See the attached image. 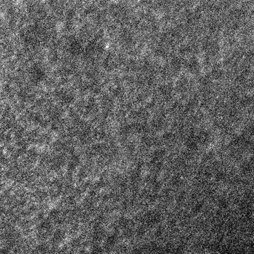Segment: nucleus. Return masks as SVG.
I'll use <instances>...</instances> for the list:
<instances>
[{"instance_id":"nucleus-1","label":"nucleus","mask_w":254,"mask_h":254,"mask_svg":"<svg viewBox=\"0 0 254 254\" xmlns=\"http://www.w3.org/2000/svg\"><path fill=\"white\" fill-rule=\"evenodd\" d=\"M203 49L209 56H215L220 52V45L215 40L211 39L205 40L203 42Z\"/></svg>"},{"instance_id":"nucleus-2","label":"nucleus","mask_w":254,"mask_h":254,"mask_svg":"<svg viewBox=\"0 0 254 254\" xmlns=\"http://www.w3.org/2000/svg\"><path fill=\"white\" fill-rule=\"evenodd\" d=\"M186 69L192 74H197L200 72L201 66L198 59L195 56L191 57L186 62Z\"/></svg>"},{"instance_id":"nucleus-3","label":"nucleus","mask_w":254,"mask_h":254,"mask_svg":"<svg viewBox=\"0 0 254 254\" xmlns=\"http://www.w3.org/2000/svg\"><path fill=\"white\" fill-rule=\"evenodd\" d=\"M120 40L125 47H130L134 44V38L130 31L124 29L120 34Z\"/></svg>"},{"instance_id":"nucleus-4","label":"nucleus","mask_w":254,"mask_h":254,"mask_svg":"<svg viewBox=\"0 0 254 254\" xmlns=\"http://www.w3.org/2000/svg\"><path fill=\"white\" fill-rule=\"evenodd\" d=\"M112 12L115 18L119 19V21H125L128 16V10L125 6L122 4H117L113 6Z\"/></svg>"},{"instance_id":"nucleus-5","label":"nucleus","mask_w":254,"mask_h":254,"mask_svg":"<svg viewBox=\"0 0 254 254\" xmlns=\"http://www.w3.org/2000/svg\"><path fill=\"white\" fill-rule=\"evenodd\" d=\"M172 91H173V87L170 84L162 85L159 87V93L166 100H169L171 98Z\"/></svg>"},{"instance_id":"nucleus-6","label":"nucleus","mask_w":254,"mask_h":254,"mask_svg":"<svg viewBox=\"0 0 254 254\" xmlns=\"http://www.w3.org/2000/svg\"><path fill=\"white\" fill-rule=\"evenodd\" d=\"M170 66H171L172 71H173L174 72H176V73H178V72L180 71L181 69V66H182V61H181V60L180 57L174 56V57L172 58V60H171Z\"/></svg>"},{"instance_id":"nucleus-7","label":"nucleus","mask_w":254,"mask_h":254,"mask_svg":"<svg viewBox=\"0 0 254 254\" xmlns=\"http://www.w3.org/2000/svg\"><path fill=\"white\" fill-rule=\"evenodd\" d=\"M196 139L197 141L200 143L202 145H206L210 141V135L207 131H201L198 136H197Z\"/></svg>"},{"instance_id":"nucleus-8","label":"nucleus","mask_w":254,"mask_h":254,"mask_svg":"<svg viewBox=\"0 0 254 254\" xmlns=\"http://www.w3.org/2000/svg\"><path fill=\"white\" fill-rule=\"evenodd\" d=\"M186 146L190 151H196L198 149V141L194 136H190L186 142Z\"/></svg>"},{"instance_id":"nucleus-9","label":"nucleus","mask_w":254,"mask_h":254,"mask_svg":"<svg viewBox=\"0 0 254 254\" xmlns=\"http://www.w3.org/2000/svg\"><path fill=\"white\" fill-rule=\"evenodd\" d=\"M188 87H189V81L186 78H180V80L177 82V85H176L177 90L180 92L186 91Z\"/></svg>"},{"instance_id":"nucleus-10","label":"nucleus","mask_w":254,"mask_h":254,"mask_svg":"<svg viewBox=\"0 0 254 254\" xmlns=\"http://www.w3.org/2000/svg\"><path fill=\"white\" fill-rule=\"evenodd\" d=\"M220 28L221 27L219 22H217V21H214V20L210 21L209 24H208V30L213 33H218L220 30Z\"/></svg>"},{"instance_id":"nucleus-11","label":"nucleus","mask_w":254,"mask_h":254,"mask_svg":"<svg viewBox=\"0 0 254 254\" xmlns=\"http://www.w3.org/2000/svg\"><path fill=\"white\" fill-rule=\"evenodd\" d=\"M212 76L213 78L215 79H220L222 78V76H223V71H222V69H221L220 67H214L212 70Z\"/></svg>"},{"instance_id":"nucleus-12","label":"nucleus","mask_w":254,"mask_h":254,"mask_svg":"<svg viewBox=\"0 0 254 254\" xmlns=\"http://www.w3.org/2000/svg\"><path fill=\"white\" fill-rule=\"evenodd\" d=\"M148 114L147 112V111L144 109H140L139 110L136 111V112H134L133 113L132 117L133 118H141V119H146V118L148 117Z\"/></svg>"},{"instance_id":"nucleus-13","label":"nucleus","mask_w":254,"mask_h":254,"mask_svg":"<svg viewBox=\"0 0 254 254\" xmlns=\"http://www.w3.org/2000/svg\"><path fill=\"white\" fill-rule=\"evenodd\" d=\"M231 15H232V17L233 19L239 21V20H241L244 18V12L241 9H235L232 11Z\"/></svg>"},{"instance_id":"nucleus-14","label":"nucleus","mask_w":254,"mask_h":254,"mask_svg":"<svg viewBox=\"0 0 254 254\" xmlns=\"http://www.w3.org/2000/svg\"><path fill=\"white\" fill-rule=\"evenodd\" d=\"M165 155V151L164 150H157L152 155V160L155 161H159Z\"/></svg>"},{"instance_id":"nucleus-15","label":"nucleus","mask_w":254,"mask_h":254,"mask_svg":"<svg viewBox=\"0 0 254 254\" xmlns=\"http://www.w3.org/2000/svg\"><path fill=\"white\" fill-rule=\"evenodd\" d=\"M198 13L194 12H189L187 14V21L191 24V22H195L198 19Z\"/></svg>"},{"instance_id":"nucleus-16","label":"nucleus","mask_w":254,"mask_h":254,"mask_svg":"<svg viewBox=\"0 0 254 254\" xmlns=\"http://www.w3.org/2000/svg\"><path fill=\"white\" fill-rule=\"evenodd\" d=\"M155 54L158 56H164L166 55L167 50L165 49V47L162 46H158L155 49Z\"/></svg>"},{"instance_id":"nucleus-17","label":"nucleus","mask_w":254,"mask_h":254,"mask_svg":"<svg viewBox=\"0 0 254 254\" xmlns=\"http://www.w3.org/2000/svg\"><path fill=\"white\" fill-rule=\"evenodd\" d=\"M193 52V49H191V47L189 45H183L182 47H180V54H183V55H186V54H189L191 53H192Z\"/></svg>"},{"instance_id":"nucleus-18","label":"nucleus","mask_w":254,"mask_h":254,"mask_svg":"<svg viewBox=\"0 0 254 254\" xmlns=\"http://www.w3.org/2000/svg\"><path fill=\"white\" fill-rule=\"evenodd\" d=\"M152 126L156 130H160L163 126V122L161 119H155L152 122Z\"/></svg>"},{"instance_id":"nucleus-19","label":"nucleus","mask_w":254,"mask_h":254,"mask_svg":"<svg viewBox=\"0 0 254 254\" xmlns=\"http://www.w3.org/2000/svg\"><path fill=\"white\" fill-rule=\"evenodd\" d=\"M241 171L244 174H248L251 172V165H249V163H244L243 165H241Z\"/></svg>"},{"instance_id":"nucleus-20","label":"nucleus","mask_w":254,"mask_h":254,"mask_svg":"<svg viewBox=\"0 0 254 254\" xmlns=\"http://www.w3.org/2000/svg\"><path fill=\"white\" fill-rule=\"evenodd\" d=\"M181 182H182V181H181V179L179 176H174L172 179L171 181L172 185L175 187H178L179 186H180L181 184Z\"/></svg>"},{"instance_id":"nucleus-21","label":"nucleus","mask_w":254,"mask_h":254,"mask_svg":"<svg viewBox=\"0 0 254 254\" xmlns=\"http://www.w3.org/2000/svg\"><path fill=\"white\" fill-rule=\"evenodd\" d=\"M218 206L221 210H226L229 206L228 201L224 198H222L218 201Z\"/></svg>"},{"instance_id":"nucleus-22","label":"nucleus","mask_w":254,"mask_h":254,"mask_svg":"<svg viewBox=\"0 0 254 254\" xmlns=\"http://www.w3.org/2000/svg\"><path fill=\"white\" fill-rule=\"evenodd\" d=\"M203 204L201 203V202H199V203H197L196 205L194 206L192 211L194 213V214H198V213L201 211L202 209H203Z\"/></svg>"},{"instance_id":"nucleus-23","label":"nucleus","mask_w":254,"mask_h":254,"mask_svg":"<svg viewBox=\"0 0 254 254\" xmlns=\"http://www.w3.org/2000/svg\"><path fill=\"white\" fill-rule=\"evenodd\" d=\"M152 141H153V140H152L151 138H150L148 136H143L141 138L142 144L145 146H151L152 145Z\"/></svg>"},{"instance_id":"nucleus-24","label":"nucleus","mask_w":254,"mask_h":254,"mask_svg":"<svg viewBox=\"0 0 254 254\" xmlns=\"http://www.w3.org/2000/svg\"><path fill=\"white\" fill-rule=\"evenodd\" d=\"M121 131L124 136H126V135L129 134V133H130L131 131H132V129H131V125H125L124 126H123L121 129Z\"/></svg>"},{"instance_id":"nucleus-25","label":"nucleus","mask_w":254,"mask_h":254,"mask_svg":"<svg viewBox=\"0 0 254 254\" xmlns=\"http://www.w3.org/2000/svg\"><path fill=\"white\" fill-rule=\"evenodd\" d=\"M119 224L121 227L126 228L127 227V226H128V224H129V220L126 218V217H122L119 220Z\"/></svg>"},{"instance_id":"nucleus-26","label":"nucleus","mask_w":254,"mask_h":254,"mask_svg":"<svg viewBox=\"0 0 254 254\" xmlns=\"http://www.w3.org/2000/svg\"><path fill=\"white\" fill-rule=\"evenodd\" d=\"M151 184L152 185L153 189L155 191H158L161 188V183H160V181H158L157 180H154Z\"/></svg>"},{"instance_id":"nucleus-27","label":"nucleus","mask_w":254,"mask_h":254,"mask_svg":"<svg viewBox=\"0 0 254 254\" xmlns=\"http://www.w3.org/2000/svg\"><path fill=\"white\" fill-rule=\"evenodd\" d=\"M225 174L223 172H218L215 174V180L217 181H222L225 179Z\"/></svg>"},{"instance_id":"nucleus-28","label":"nucleus","mask_w":254,"mask_h":254,"mask_svg":"<svg viewBox=\"0 0 254 254\" xmlns=\"http://www.w3.org/2000/svg\"><path fill=\"white\" fill-rule=\"evenodd\" d=\"M185 198H186V193L184 191H182L178 195L177 198H176V201H177L178 203H181L183 201L185 200Z\"/></svg>"},{"instance_id":"nucleus-29","label":"nucleus","mask_w":254,"mask_h":254,"mask_svg":"<svg viewBox=\"0 0 254 254\" xmlns=\"http://www.w3.org/2000/svg\"><path fill=\"white\" fill-rule=\"evenodd\" d=\"M133 234V230L130 228L126 227V230H124V237H125L126 238H131V237H132Z\"/></svg>"},{"instance_id":"nucleus-30","label":"nucleus","mask_w":254,"mask_h":254,"mask_svg":"<svg viewBox=\"0 0 254 254\" xmlns=\"http://www.w3.org/2000/svg\"><path fill=\"white\" fill-rule=\"evenodd\" d=\"M251 98L249 97H244L243 99L241 100V105L244 107H246L247 105H249V104L251 103Z\"/></svg>"},{"instance_id":"nucleus-31","label":"nucleus","mask_w":254,"mask_h":254,"mask_svg":"<svg viewBox=\"0 0 254 254\" xmlns=\"http://www.w3.org/2000/svg\"><path fill=\"white\" fill-rule=\"evenodd\" d=\"M145 233H146V230H145V229L143 227H138L137 229L136 234L138 237H143L144 236Z\"/></svg>"},{"instance_id":"nucleus-32","label":"nucleus","mask_w":254,"mask_h":254,"mask_svg":"<svg viewBox=\"0 0 254 254\" xmlns=\"http://www.w3.org/2000/svg\"><path fill=\"white\" fill-rule=\"evenodd\" d=\"M214 153H212V152H209V153H206L205 155H204L203 157V160L204 161H210L212 159L214 158Z\"/></svg>"},{"instance_id":"nucleus-33","label":"nucleus","mask_w":254,"mask_h":254,"mask_svg":"<svg viewBox=\"0 0 254 254\" xmlns=\"http://www.w3.org/2000/svg\"><path fill=\"white\" fill-rule=\"evenodd\" d=\"M173 137V134L171 132H166L162 136V138L163 139L165 140H166V141H168V140H170Z\"/></svg>"},{"instance_id":"nucleus-34","label":"nucleus","mask_w":254,"mask_h":254,"mask_svg":"<svg viewBox=\"0 0 254 254\" xmlns=\"http://www.w3.org/2000/svg\"><path fill=\"white\" fill-rule=\"evenodd\" d=\"M163 232H164V230H163L162 227H159L157 229V230H156L155 233V237H158V238L161 237L163 234Z\"/></svg>"},{"instance_id":"nucleus-35","label":"nucleus","mask_w":254,"mask_h":254,"mask_svg":"<svg viewBox=\"0 0 254 254\" xmlns=\"http://www.w3.org/2000/svg\"><path fill=\"white\" fill-rule=\"evenodd\" d=\"M194 107H195V103H194V102L191 101L189 103H188V105L186 106V110H187V112H190V111H191L194 108Z\"/></svg>"},{"instance_id":"nucleus-36","label":"nucleus","mask_w":254,"mask_h":254,"mask_svg":"<svg viewBox=\"0 0 254 254\" xmlns=\"http://www.w3.org/2000/svg\"><path fill=\"white\" fill-rule=\"evenodd\" d=\"M123 89L121 88H117L116 90H114V95H116L117 97H119V96H122V95H123Z\"/></svg>"},{"instance_id":"nucleus-37","label":"nucleus","mask_w":254,"mask_h":254,"mask_svg":"<svg viewBox=\"0 0 254 254\" xmlns=\"http://www.w3.org/2000/svg\"><path fill=\"white\" fill-rule=\"evenodd\" d=\"M158 195H157V194H151V195H150L149 196V197H148V199H149V201L151 202V203H153V202H155L156 200H157V198H158Z\"/></svg>"},{"instance_id":"nucleus-38","label":"nucleus","mask_w":254,"mask_h":254,"mask_svg":"<svg viewBox=\"0 0 254 254\" xmlns=\"http://www.w3.org/2000/svg\"><path fill=\"white\" fill-rule=\"evenodd\" d=\"M108 241L110 244H115V242L117 241V237H114V236H112V237L109 238Z\"/></svg>"},{"instance_id":"nucleus-39","label":"nucleus","mask_w":254,"mask_h":254,"mask_svg":"<svg viewBox=\"0 0 254 254\" xmlns=\"http://www.w3.org/2000/svg\"><path fill=\"white\" fill-rule=\"evenodd\" d=\"M176 220H169V222H168V224H169V225L171 227H175V225H176Z\"/></svg>"},{"instance_id":"nucleus-40","label":"nucleus","mask_w":254,"mask_h":254,"mask_svg":"<svg viewBox=\"0 0 254 254\" xmlns=\"http://www.w3.org/2000/svg\"><path fill=\"white\" fill-rule=\"evenodd\" d=\"M204 174H205V176H206V177H208V178H209V177H210V176H212V173H211V172H210L209 169L205 170V173H204Z\"/></svg>"},{"instance_id":"nucleus-41","label":"nucleus","mask_w":254,"mask_h":254,"mask_svg":"<svg viewBox=\"0 0 254 254\" xmlns=\"http://www.w3.org/2000/svg\"><path fill=\"white\" fill-rule=\"evenodd\" d=\"M152 0H140V2H141L142 4H148L151 2Z\"/></svg>"}]
</instances>
